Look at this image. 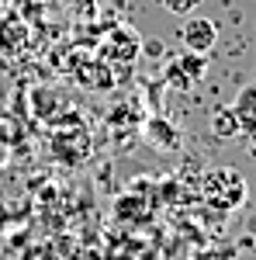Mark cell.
Masks as SVG:
<instances>
[{
    "label": "cell",
    "instance_id": "7a4b0ae2",
    "mask_svg": "<svg viewBox=\"0 0 256 260\" xmlns=\"http://www.w3.org/2000/svg\"><path fill=\"white\" fill-rule=\"evenodd\" d=\"M180 42H184L187 52L208 56L218 42V24L211 18H201V14H187V21L180 24Z\"/></svg>",
    "mask_w": 256,
    "mask_h": 260
},
{
    "label": "cell",
    "instance_id": "9c48e42d",
    "mask_svg": "<svg viewBox=\"0 0 256 260\" xmlns=\"http://www.w3.org/2000/svg\"><path fill=\"white\" fill-rule=\"evenodd\" d=\"M246 149H249V156H253V163H256V136H246Z\"/></svg>",
    "mask_w": 256,
    "mask_h": 260
},
{
    "label": "cell",
    "instance_id": "3957f363",
    "mask_svg": "<svg viewBox=\"0 0 256 260\" xmlns=\"http://www.w3.org/2000/svg\"><path fill=\"white\" fill-rule=\"evenodd\" d=\"M138 49H142V39H138L132 28H115L111 39L104 42V56H107V59H121V62L135 59Z\"/></svg>",
    "mask_w": 256,
    "mask_h": 260
},
{
    "label": "cell",
    "instance_id": "8992f818",
    "mask_svg": "<svg viewBox=\"0 0 256 260\" xmlns=\"http://www.w3.org/2000/svg\"><path fill=\"white\" fill-rule=\"evenodd\" d=\"M211 132H215L218 139H225V142L239 136V121H236V115H232V108L215 111V118H211Z\"/></svg>",
    "mask_w": 256,
    "mask_h": 260
},
{
    "label": "cell",
    "instance_id": "6da1fadb",
    "mask_svg": "<svg viewBox=\"0 0 256 260\" xmlns=\"http://www.w3.org/2000/svg\"><path fill=\"white\" fill-rule=\"evenodd\" d=\"M201 198L215 212H236L246 201V177L232 167H215L201 177Z\"/></svg>",
    "mask_w": 256,
    "mask_h": 260
},
{
    "label": "cell",
    "instance_id": "277c9868",
    "mask_svg": "<svg viewBox=\"0 0 256 260\" xmlns=\"http://www.w3.org/2000/svg\"><path fill=\"white\" fill-rule=\"evenodd\" d=\"M232 115L239 121V136H256V83L242 87L232 101Z\"/></svg>",
    "mask_w": 256,
    "mask_h": 260
},
{
    "label": "cell",
    "instance_id": "ba28073f",
    "mask_svg": "<svg viewBox=\"0 0 256 260\" xmlns=\"http://www.w3.org/2000/svg\"><path fill=\"white\" fill-rule=\"evenodd\" d=\"M159 4H163V11H170L177 18H187V14H194L201 7V0H159Z\"/></svg>",
    "mask_w": 256,
    "mask_h": 260
},
{
    "label": "cell",
    "instance_id": "5b68a950",
    "mask_svg": "<svg viewBox=\"0 0 256 260\" xmlns=\"http://www.w3.org/2000/svg\"><path fill=\"white\" fill-rule=\"evenodd\" d=\"M145 139L153 142V146H159V149H177V146H180V132H177L173 121L149 118V121H145Z\"/></svg>",
    "mask_w": 256,
    "mask_h": 260
},
{
    "label": "cell",
    "instance_id": "52a82bcc",
    "mask_svg": "<svg viewBox=\"0 0 256 260\" xmlns=\"http://www.w3.org/2000/svg\"><path fill=\"white\" fill-rule=\"evenodd\" d=\"M177 66L184 70V77L194 83V80H201L204 77V66H208V56H201V52H187L184 49V56L177 59Z\"/></svg>",
    "mask_w": 256,
    "mask_h": 260
}]
</instances>
